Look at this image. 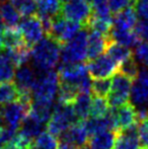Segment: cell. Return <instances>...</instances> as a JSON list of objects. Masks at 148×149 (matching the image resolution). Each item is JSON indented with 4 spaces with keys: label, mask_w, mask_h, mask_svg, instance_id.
<instances>
[{
    "label": "cell",
    "mask_w": 148,
    "mask_h": 149,
    "mask_svg": "<svg viewBox=\"0 0 148 149\" xmlns=\"http://www.w3.org/2000/svg\"><path fill=\"white\" fill-rule=\"evenodd\" d=\"M61 45L48 37L33 46L31 50V57L35 68L40 72L53 70L60 60Z\"/></svg>",
    "instance_id": "1"
},
{
    "label": "cell",
    "mask_w": 148,
    "mask_h": 149,
    "mask_svg": "<svg viewBox=\"0 0 148 149\" xmlns=\"http://www.w3.org/2000/svg\"><path fill=\"white\" fill-rule=\"evenodd\" d=\"M59 74L54 70L38 73L32 93L36 100L54 102L59 90Z\"/></svg>",
    "instance_id": "2"
},
{
    "label": "cell",
    "mask_w": 148,
    "mask_h": 149,
    "mask_svg": "<svg viewBox=\"0 0 148 149\" xmlns=\"http://www.w3.org/2000/svg\"><path fill=\"white\" fill-rule=\"evenodd\" d=\"M72 104H63L57 102L54 106L53 114L47 122V130L56 138L60 137L72 124L77 122Z\"/></svg>",
    "instance_id": "3"
},
{
    "label": "cell",
    "mask_w": 148,
    "mask_h": 149,
    "mask_svg": "<svg viewBox=\"0 0 148 149\" xmlns=\"http://www.w3.org/2000/svg\"><path fill=\"white\" fill-rule=\"evenodd\" d=\"M87 33L86 28L79 31V33L70 41L61 46L60 59L64 64L82 62L87 58Z\"/></svg>",
    "instance_id": "4"
},
{
    "label": "cell",
    "mask_w": 148,
    "mask_h": 149,
    "mask_svg": "<svg viewBox=\"0 0 148 149\" xmlns=\"http://www.w3.org/2000/svg\"><path fill=\"white\" fill-rule=\"evenodd\" d=\"M113 76L114 77L111 80V90L108 94V102L112 108H118L128 104L133 79L121 72L115 73Z\"/></svg>",
    "instance_id": "5"
},
{
    "label": "cell",
    "mask_w": 148,
    "mask_h": 149,
    "mask_svg": "<svg viewBox=\"0 0 148 149\" xmlns=\"http://www.w3.org/2000/svg\"><path fill=\"white\" fill-rule=\"evenodd\" d=\"M82 28L83 26L81 24L67 19L60 14V15L53 17L51 29L47 36L55 40L57 43L62 46L68 41H70L72 38H74Z\"/></svg>",
    "instance_id": "6"
},
{
    "label": "cell",
    "mask_w": 148,
    "mask_h": 149,
    "mask_svg": "<svg viewBox=\"0 0 148 149\" xmlns=\"http://www.w3.org/2000/svg\"><path fill=\"white\" fill-rule=\"evenodd\" d=\"M30 106L15 100L7 104H2L0 114V125L17 131L24 120L26 118Z\"/></svg>",
    "instance_id": "7"
},
{
    "label": "cell",
    "mask_w": 148,
    "mask_h": 149,
    "mask_svg": "<svg viewBox=\"0 0 148 149\" xmlns=\"http://www.w3.org/2000/svg\"><path fill=\"white\" fill-rule=\"evenodd\" d=\"M92 8L89 3L84 1H74L66 3L62 6L61 15L67 19L79 22L83 26V28H87L88 22L92 16Z\"/></svg>",
    "instance_id": "8"
},
{
    "label": "cell",
    "mask_w": 148,
    "mask_h": 149,
    "mask_svg": "<svg viewBox=\"0 0 148 149\" xmlns=\"http://www.w3.org/2000/svg\"><path fill=\"white\" fill-rule=\"evenodd\" d=\"M87 69L91 78H109L119 70V65L108 54L101 55L87 63Z\"/></svg>",
    "instance_id": "9"
},
{
    "label": "cell",
    "mask_w": 148,
    "mask_h": 149,
    "mask_svg": "<svg viewBox=\"0 0 148 149\" xmlns=\"http://www.w3.org/2000/svg\"><path fill=\"white\" fill-rule=\"evenodd\" d=\"M17 28L24 42L30 47H33L35 44H37L44 38L45 31H44L43 24L38 14L26 16L24 20L19 22Z\"/></svg>",
    "instance_id": "10"
},
{
    "label": "cell",
    "mask_w": 148,
    "mask_h": 149,
    "mask_svg": "<svg viewBox=\"0 0 148 149\" xmlns=\"http://www.w3.org/2000/svg\"><path fill=\"white\" fill-rule=\"evenodd\" d=\"M132 104L137 107L148 106V69L142 68L132 83L130 92Z\"/></svg>",
    "instance_id": "11"
},
{
    "label": "cell",
    "mask_w": 148,
    "mask_h": 149,
    "mask_svg": "<svg viewBox=\"0 0 148 149\" xmlns=\"http://www.w3.org/2000/svg\"><path fill=\"white\" fill-rule=\"evenodd\" d=\"M59 78L61 82H66L76 85L82 80L84 77L88 75L87 65L84 63H71V64H64L62 63L59 66Z\"/></svg>",
    "instance_id": "12"
},
{
    "label": "cell",
    "mask_w": 148,
    "mask_h": 149,
    "mask_svg": "<svg viewBox=\"0 0 148 149\" xmlns=\"http://www.w3.org/2000/svg\"><path fill=\"white\" fill-rule=\"evenodd\" d=\"M110 113L114 120L115 128L119 131H123L137 123L135 107L131 104H123L118 108H112Z\"/></svg>",
    "instance_id": "13"
},
{
    "label": "cell",
    "mask_w": 148,
    "mask_h": 149,
    "mask_svg": "<svg viewBox=\"0 0 148 149\" xmlns=\"http://www.w3.org/2000/svg\"><path fill=\"white\" fill-rule=\"evenodd\" d=\"M88 138L89 135L85 128L84 121L75 122L60 136V140L70 142L78 148L86 146V144L88 143Z\"/></svg>",
    "instance_id": "14"
},
{
    "label": "cell",
    "mask_w": 148,
    "mask_h": 149,
    "mask_svg": "<svg viewBox=\"0 0 148 149\" xmlns=\"http://www.w3.org/2000/svg\"><path fill=\"white\" fill-rule=\"evenodd\" d=\"M115 149H144L138 137L137 123L117 133Z\"/></svg>",
    "instance_id": "15"
},
{
    "label": "cell",
    "mask_w": 148,
    "mask_h": 149,
    "mask_svg": "<svg viewBox=\"0 0 148 149\" xmlns=\"http://www.w3.org/2000/svg\"><path fill=\"white\" fill-rule=\"evenodd\" d=\"M110 42L109 36L92 31L87 37V58L92 60L103 55L104 52L107 51Z\"/></svg>",
    "instance_id": "16"
},
{
    "label": "cell",
    "mask_w": 148,
    "mask_h": 149,
    "mask_svg": "<svg viewBox=\"0 0 148 149\" xmlns=\"http://www.w3.org/2000/svg\"><path fill=\"white\" fill-rule=\"evenodd\" d=\"M38 73L30 66H20L17 68L15 74V85L18 89V92H26L32 93L33 87L36 82ZM33 94V93H32Z\"/></svg>",
    "instance_id": "17"
},
{
    "label": "cell",
    "mask_w": 148,
    "mask_h": 149,
    "mask_svg": "<svg viewBox=\"0 0 148 149\" xmlns=\"http://www.w3.org/2000/svg\"><path fill=\"white\" fill-rule=\"evenodd\" d=\"M84 125L89 136H93L104 131H115L116 130L110 110L106 116L101 117V118H90L89 120L84 121Z\"/></svg>",
    "instance_id": "18"
},
{
    "label": "cell",
    "mask_w": 148,
    "mask_h": 149,
    "mask_svg": "<svg viewBox=\"0 0 148 149\" xmlns=\"http://www.w3.org/2000/svg\"><path fill=\"white\" fill-rule=\"evenodd\" d=\"M137 16L138 15L134 8H125L121 11L117 12L116 15L113 17V28L132 31L133 29H135L137 22H138Z\"/></svg>",
    "instance_id": "19"
},
{
    "label": "cell",
    "mask_w": 148,
    "mask_h": 149,
    "mask_svg": "<svg viewBox=\"0 0 148 149\" xmlns=\"http://www.w3.org/2000/svg\"><path fill=\"white\" fill-rule=\"evenodd\" d=\"M109 38L112 42L120 44L125 47L132 48L136 47L140 43V38L135 33V31L128 30H120V29L112 28L109 33Z\"/></svg>",
    "instance_id": "20"
},
{
    "label": "cell",
    "mask_w": 148,
    "mask_h": 149,
    "mask_svg": "<svg viewBox=\"0 0 148 149\" xmlns=\"http://www.w3.org/2000/svg\"><path fill=\"white\" fill-rule=\"evenodd\" d=\"M54 110V102L36 100L32 102L28 110V116L42 124L47 123L51 118Z\"/></svg>",
    "instance_id": "21"
},
{
    "label": "cell",
    "mask_w": 148,
    "mask_h": 149,
    "mask_svg": "<svg viewBox=\"0 0 148 149\" xmlns=\"http://www.w3.org/2000/svg\"><path fill=\"white\" fill-rule=\"evenodd\" d=\"M0 13L4 26L10 29L17 28L20 22V14L10 2H2L0 5Z\"/></svg>",
    "instance_id": "22"
},
{
    "label": "cell",
    "mask_w": 148,
    "mask_h": 149,
    "mask_svg": "<svg viewBox=\"0 0 148 149\" xmlns=\"http://www.w3.org/2000/svg\"><path fill=\"white\" fill-rule=\"evenodd\" d=\"M91 97L90 93H78L72 102L74 113L78 121H85L89 116Z\"/></svg>",
    "instance_id": "23"
},
{
    "label": "cell",
    "mask_w": 148,
    "mask_h": 149,
    "mask_svg": "<svg viewBox=\"0 0 148 149\" xmlns=\"http://www.w3.org/2000/svg\"><path fill=\"white\" fill-rule=\"evenodd\" d=\"M116 138L117 133L115 131H104L93 135L89 143L94 149H113L115 147Z\"/></svg>",
    "instance_id": "24"
},
{
    "label": "cell",
    "mask_w": 148,
    "mask_h": 149,
    "mask_svg": "<svg viewBox=\"0 0 148 149\" xmlns=\"http://www.w3.org/2000/svg\"><path fill=\"white\" fill-rule=\"evenodd\" d=\"M107 53L119 66L122 63H124L125 61L133 57V53L130 50V48L125 47V46L120 45V44L114 43L112 41L110 42L109 46L107 48Z\"/></svg>",
    "instance_id": "25"
},
{
    "label": "cell",
    "mask_w": 148,
    "mask_h": 149,
    "mask_svg": "<svg viewBox=\"0 0 148 149\" xmlns=\"http://www.w3.org/2000/svg\"><path fill=\"white\" fill-rule=\"evenodd\" d=\"M87 28H90L92 31L101 33L103 35L109 36L113 28L112 15H97L92 13Z\"/></svg>",
    "instance_id": "26"
},
{
    "label": "cell",
    "mask_w": 148,
    "mask_h": 149,
    "mask_svg": "<svg viewBox=\"0 0 148 149\" xmlns=\"http://www.w3.org/2000/svg\"><path fill=\"white\" fill-rule=\"evenodd\" d=\"M39 14L55 17L60 15L62 9L61 0H35Z\"/></svg>",
    "instance_id": "27"
},
{
    "label": "cell",
    "mask_w": 148,
    "mask_h": 149,
    "mask_svg": "<svg viewBox=\"0 0 148 149\" xmlns=\"http://www.w3.org/2000/svg\"><path fill=\"white\" fill-rule=\"evenodd\" d=\"M2 37V41H3L4 48H6L7 50L14 49V48H17L19 46H22L24 44H26L24 42V38H22V33H20L18 28L15 29H4L3 35ZM28 45V44H26Z\"/></svg>",
    "instance_id": "28"
},
{
    "label": "cell",
    "mask_w": 148,
    "mask_h": 149,
    "mask_svg": "<svg viewBox=\"0 0 148 149\" xmlns=\"http://www.w3.org/2000/svg\"><path fill=\"white\" fill-rule=\"evenodd\" d=\"M7 54L10 57L12 63L15 67H20L26 65L31 58V47L26 44L19 46L14 49L7 50Z\"/></svg>",
    "instance_id": "29"
},
{
    "label": "cell",
    "mask_w": 148,
    "mask_h": 149,
    "mask_svg": "<svg viewBox=\"0 0 148 149\" xmlns=\"http://www.w3.org/2000/svg\"><path fill=\"white\" fill-rule=\"evenodd\" d=\"M44 130V124L38 122L37 120L32 118L31 116H26V118L24 120L22 126H20L19 132L26 135V137L31 138L32 140H35L37 136L43 132Z\"/></svg>",
    "instance_id": "30"
},
{
    "label": "cell",
    "mask_w": 148,
    "mask_h": 149,
    "mask_svg": "<svg viewBox=\"0 0 148 149\" xmlns=\"http://www.w3.org/2000/svg\"><path fill=\"white\" fill-rule=\"evenodd\" d=\"M14 64L6 53L0 52V83L11 81L14 77Z\"/></svg>",
    "instance_id": "31"
},
{
    "label": "cell",
    "mask_w": 148,
    "mask_h": 149,
    "mask_svg": "<svg viewBox=\"0 0 148 149\" xmlns=\"http://www.w3.org/2000/svg\"><path fill=\"white\" fill-rule=\"evenodd\" d=\"M77 94H78V91L74 85L66 82H61L57 93V102L63 104H72Z\"/></svg>",
    "instance_id": "32"
},
{
    "label": "cell",
    "mask_w": 148,
    "mask_h": 149,
    "mask_svg": "<svg viewBox=\"0 0 148 149\" xmlns=\"http://www.w3.org/2000/svg\"><path fill=\"white\" fill-rule=\"evenodd\" d=\"M18 97V89L11 81L0 83V104L15 102Z\"/></svg>",
    "instance_id": "33"
},
{
    "label": "cell",
    "mask_w": 148,
    "mask_h": 149,
    "mask_svg": "<svg viewBox=\"0 0 148 149\" xmlns=\"http://www.w3.org/2000/svg\"><path fill=\"white\" fill-rule=\"evenodd\" d=\"M57 138L49 132H42L34 140V148L36 149H58Z\"/></svg>",
    "instance_id": "34"
},
{
    "label": "cell",
    "mask_w": 148,
    "mask_h": 149,
    "mask_svg": "<svg viewBox=\"0 0 148 149\" xmlns=\"http://www.w3.org/2000/svg\"><path fill=\"white\" fill-rule=\"evenodd\" d=\"M108 112H109L108 100L101 96H94L91 100L90 111H89V116H91V118H101L106 116Z\"/></svg>",
    "instance_id": "35"
},
{
    "label": "cell",
    "mask_w": 148,
    "mask_h": 149,
    "mask_svg": "<svg viewBox=\"0 0 148 149\" xmlns=\"http://www.w3.org/2000/svg\"><path fill=\"white\" fill-rule=\"evenodd\" d=\"M10 3L22 16H30L35 14L37 10L35 0H9Z\"/></svg>",
    "instance_id": "36"
},
{
    "label": "cell",
    "mask_w": 148,
    "mask_h": 149,
    "mask_svg": "<svg viewBox=\"0 0 148 149\" xmlns=\"http://www.w3.org/2000/svg\"><path fill=\"white\" fill-rule=\"evenodd\" d=\"M111 90V80L109 78L94 79L91 84V91L95 94V96L106 97Z\"/></svg>",
    "instance_id": "37"
},
{
    "label": "cell",
    "mask_w": 148,
    "mask_h": 149,
    "mask_svg": "<svg viewBox=\"0 0 148 149\" xmlns=\"http://www.w3.org/2000/svg\"><path fill=\"white\" fill-rule=\"evenodd\" d=\"M119 70H120L121 73L130 77L131 79H135L137 75H138L140 69L138 67V62L135 60V58L131 57L130 59L125 61L124 63H122L119 66Z\"/></svg>",
    "instance_id": "38"
},
{
    "label": "cell",
    "mask_w": 148,
    "mask_h": 149,
    "mask_svg": "<svg viewBox=\"0 0 148 149\" xmlns=\"http://www.w3.org/2000/svg\"><path fill=\"white\" fill-rule=\"evenodd\" d=\"M135 48V60L143 66L148 67V41L139 43Z\"/></svg>",
    "instance_id": "39"
},
{
    "label": "cell",
    "mask_w": 148,
    "mask_h": 149,
    "mask_svg": "<svg viewBox=\"0 0 148 149\" xmlns=\"http://www.w3.org/2000/svg\"><path fill=\"white\" fill-rule=\"evenodd\" d=\"M136 1L137 0H109V7L112 12L117 13L125 8L132 7Z\"/></svg>",
    "instance_id": "40"
},
{
    "label": "cell",
    "mask_w": 148,
    "mask_h": 149,
    "mask_svg": "<svg viewBox=\"0 0 148 149\" xmlns=\"http://www.w3.org/2000/svg\"><path fill=\"white\" fill-rule=\"evenodd\" d=\"M137 128H138V137L143 148L148 149V119L139 122Z\"/></svg>",
    "instance_id": "41"
},
{
    "label": "cell",
    "mask_w": 148,
    "mask_h": 149,
    "mask_svg": "<svg viewBox=\"0 0 148 149\" xmlns=\"http://www.w3.org/2000/svg\"><path fill=\"white\" fill-rule=\"evenodd\" d=\"M136 13L142 19H148V0H137L135 3Z\"/></svg>",
    "instance_id": "42"
},
{
    "label": "cell",
    "mask_w": 148,
    "mask_h": 149,
    "mask_svg": "<svg viewBox=\"0 0 148 149\" xmlns=\"http://www.w3.org/2000/svg\"><path fill=\"white\" fill-rule=\"evenodd\" d=\"M135 33L140 39L148 41V19H142L137 22L135 26Z\"/></svg>",
    "instance_id": "43"
},
{
    "label": "cell",
    "mask_w": 148,
    "mask_h": 149,
    "mask_svg": "<svg viewBox=\"0 0 148 149\" xmlns=\"http://www.w3.org/2000/svg\"><path fill=\"white\" fill-rule=\"evenodd\" d=\"M58 149H78V147L75 146L74 144L70 143V142L60 140L59 145H58Z\"/></svg>",
    "instance_id": "44"
},
{
    "label": "cell",
    "mask_w": 148,
    "mask_h": 149,
    "mask_svg": "<svg viewBox=\"0 0 148 149\" xmlns=\"http://www.w3.org/2000/svg\"><path fill=\"white\" fill-rule=\"evenodd\" d=\"M1 149H22V148L18 147V146H16V145H13V144H11V143H8V144H6V145H4Z\"/></svg>",
    "instance_id": "45"
},
{
    "label": "cell",
    "mask_w": 148,
    "mask_h": 149,
    "mask_svg": "<svg viewBox=\"0 0 148 149\" xmlns=\"http://www.w3.org/2000/svg\"><path fill=\"white\" fill-rule=\"evenodd\" d=\"M4 22H3V20H2V17H1V13H0V33L1 31H4Z\"/></svg>",
    "instance_id": "46"
},
{
    "label": "cell",
    "mask_w": 148,
    "mask_h": 149,
    "mask_svg": "<svg viewBox=\"0 0 148 149\" xmlns=\"http://www.w3.org/2000/svg\"><path fill=\"white\" fill-rule=\"evenodd\" d=\"M3 48H4V45H3V41H2V37L0 36V52L3 50Z\"/></svg>",
    "instance_id": "47"
},
{
    "label": "cell",
    "mask_w": 148,
    "mask_h": 149,
    "mask_svg": "<svg viewBox=\"0 0 148 149\" xmlns=\"http://www.w3.org/2000/svg\"><path fill=\"white\" fill-rule=\"evenodd\" d=\"M63 2H66V3H69V2H74V1H77V0H61Z\"/></svg>",
    "instance_id": "48"
},
{
    "label": "cell",
    "mask_w": 148,
    "mask_h": 149,
    "mask_svg": "<svg viewBox=\"0 0 148 149\" xmlns=\"http://www.w3.org/2000/svg\"><path fill=\"white\" fill-rule=\"evenodd\" d=\"M81 149H94V148H92L91 146H84V147H82Z\"/></svg>",
    "instance_id": "49"
},
{
    "label": "cell",
    "mask_w": 148,
    "mask_h": 149,
    "mask_svg": "<svg viewBox=\"0 0 148 149\" xmlns=\"http://www.w3.org/2000/svg\"><path fill=\"white\" fill-rule=\"evenodd\" d=\"M82 1L87 2V3H91V2H92V0H82Z\"/></svg>",
    "instance_id": "50"
},
{
    "label": "cell",
    "mask_w": 148,
    "mask_h": 149,
    "mask_svg": "<svg viewBox=\"0 0 148 149\" xmlns=\"http://www.w3.org/2000/svg\"><path fill=\"white\" fill-rule=\"evenodd\" d=\"M4 1H6V0H0V2H1V3H2V2H4Z\"/></svg>",
    "instance_id": "51"
},
{
    "label": "cell",
    "mask_w": 148,
    "mask_h": 149,
    "mask_svg": "<svg viewBox=\"0 0 148 149\" xmlns=\"http://www.w3.org/2000/svg\"><path fill=\"white\" fill-rule=\"evenodd\" d=\"M33 149H36V148H33Z\"/></svg>",
    "instance_id": "52"
}]
</instances>
